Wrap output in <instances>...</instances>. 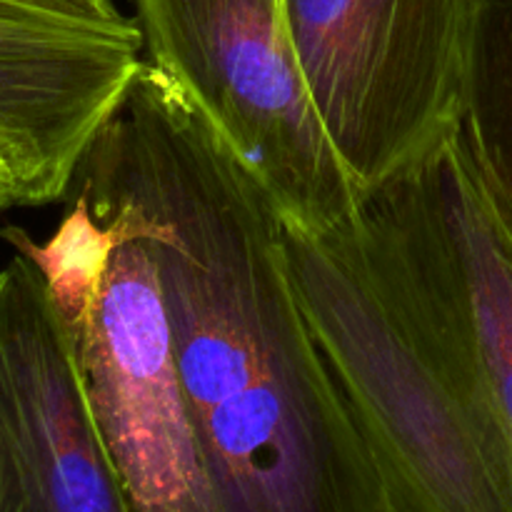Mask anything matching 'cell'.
Masks as SVG:
<instances>
[{
    "label": "cell",
    "instance_id": "9",
    "mask_svg": "<svg viewBox=\"0 0 512 512\" xmlns=\"http://www.w3.org/2000/svg\"><path fill=\"white\" fill-rule=\"evenodd\" d=\"M460 138L512 243V0L475 3Z\"/></svg>",
    "mask_w": 512,
    "mask_h": 512
},
{
    "label": "cell",
    "instance_id": "6",
    "mask_svg": "<svg viewBox=\"0 0 512 512\" xmlns=\"http://www.w3.org/2000/svg\"><path fill=\"white\" fill-rule=\"evenodd\" d=\"M113 228V263L75 335L90 410L135 512H218L153 255Z\"/></svg>",
    "mask_w": 512,
    "mask_h": 512
},
{
    "label": "cell",
    "instance_id": "7",
    "mask_svg": "<svg viewBox=\"0 0 512 512\" xmlns=\"http://www.w3.org/2000/svg\"><path fill=\"white\" fill-rule=\"evenodd\" d=\"M0 512H135L43 275L0 268Z\"/></svg>",
    "mask_w": 512,
    "mask_h": 512
},
{
    "label": "cell",
    "instance_id": "1",
    "mask_svg": "<svg viewBox=\"0 0 512 512\" xmlns=\"http://www.w3.org/2000/svg\"><path fill=\"white\" fill-rule=\"evenodd\" d=\"M70 193L148 243L215 510L378 512L290 280L278 203L148 60Z\"/></svg>",
    "mask_w": 512,
    "mask_h": 512
},
{
    "label": "cell",
    "instance_id": "5",
    "mask_svg": "<svg viewBox=\"0 0 512 512\" xmlns=\"http://www.w3.org/2000/svg\"><path fill=\"white\" fill-rule=\"evenodd\" d=\"M478 0H283L320 125L360 195L460 128Z\"/></svg>",
    "mask_w": 512,
    "mask_h": 512
},
{
    "label": "cell",
    "instance_id": "4",
    "mask_svg": "<svg viewBox=\"0 0 512 512\" xmlns=\"http://www.w3.org/2000/svg\"><path fill=\"white\" fill-rule=\"evenodd\" d=\"M148 63L258 175L285 220L330 233L360 190L330 145L290 45L283 0H128Z\"/></svg>",
    "mask_w": 512,
    "mask_h": 512
},
{
    "label": "cell",
    "instance_id": "2",
    "mask_svg": "<svg viewBox=\"0 0 512 512\" xmlns=\"http://www.w3.org/2000/svg\"><path fill=\"white\" fill-rule=\"evenodd\" d=\"M358 215V213H355ZM290 280L373 473L378 512H512V450L375 278L355 218H283Z\"/></svg>",
    "mask_w": 512,
    "mask_h": 512
},
{
    "label": "cell",
    "instance_id": "12",
    "mask_svg": "<svg viewBox=\"0 0 512 512\" xmlns=\"http://www.w3.org/2000/svg\"><path fill=\"white\" fill-rule=\"evenodd\" d=\"M5 208H15V195H13V185H10L8 173H5L3 163H0V210Z\"/></svg>",
    "mask_w": 512,
    "mask_h": 512
},
{
    "label": "cell",
    "instance_id": "3",
    "mask_svg": "<svg viewBox=\"0 0 512 512\" xmlns=\"http://www.w3.org/2000/svg\"><path fill=\"white\" fill-rule=\"evenodd\" d=\"M355 228L385 293L512 450V243L460 128L360 195Z\"/></svg>",
    "mask_w": 512,
    "mask_h": 512
},
{
    "label": "cell",
    "instance_id": "11",
    "mask_svg": "<svg viewBox=\"0 0 512 512\" xmlns=\"http://www.w3.org/2000/svg\"><path fill=\"white\" fill-rule=\"evenodd\" d=\"M18 3L50 10V13L70 15V18L95 20V23H123V20H128L118 10L115 0H18Z\"/></svg>",
    "mask_w": 512,
    "mask_h": 512
},
{
    "label": "cell",
    "instance_id": "8",
    "mask_svg": "<svg viewBox=\"0 0 512 512\" xmlns=\"http://www.w3.org/2000/svg\"><path fill=\"white\" fill-rule=\"evenodd\" d=\"M133 18L95 23L0 0V163L15 208L60 203L145 63Z\"/></svg>",
    "mask_w": 512,
    "mask_h": 512
},
{
    "label": "cell",
    "instance_id": "10",
    "mask_svg": "<svg viewBox=\"0 0 512 512\" xmlns=\"http://www.w3.org/2000/svg\"><path fill=\"white\" fill-rule=\"evenodd\" d=\"M0 238L38 268L60 318L75 338L88 320L105 273L113 263L115 248L120 243L118 230L95 215L85 195L73 193L50 240L35 243L23 228L15 225L0 230Z\"/></svg>",
    "mask_w": 512,
    "mask_h": 512
}]
</instances>
